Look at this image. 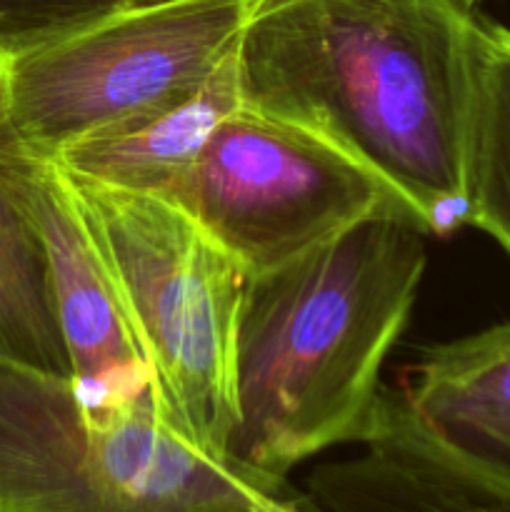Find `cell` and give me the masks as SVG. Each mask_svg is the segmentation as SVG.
<instances>
[{
  "label": "cell",
  "instance_id": "1",
  "mask_svg": "<svg viewBox=\"0 0 510 512\" xmlns=\"http://www.w3.org/2000/svg\"><path fill=\"white\" fill-rule=\"evenodd\" d=\"M450 0H250L240 105L348 155L428 235L468 225L470 33Z\"/></svg>",
  "mask_w": 510,
  "mask_h": 512
},
{
  "label": "cell",
  "instance_id": "2",
  "mask_svg": "<svg viewBox=\"0 0 510 512\" xmlns=\"http://www.w3.org/2000/svg\"><path fill=\"white\" fill-rule=\"evenodd\" d=\"M428 230L403 203L245 278L233 458L288 485L298 465L370 433L385 358L423 283Z\"/></svg>",
  "mask_w": 510,
  "mask_h": 512
},
{
  "label": "cell",
  "instance_id": "3",
  "mask_svg": "<svg viewBox=\"0 0 510 512\" xmlns=\"http://www.w3.org/2000/svg\"><path fill=\"white\" fill-rule=\"evenodd\" d=\"M300 493L210 458L150 388L0 365V512H293Z\"/></svg>",
  "mask_w": 510,
  "mask_h": 512
},
{
  "label": "cell",
  "instance_id": "4",
  "mask_svg": "<svg viewBox=\"0 0 510 512\" xmlns=\"http://www.w3.org/2000/svg\"><path fill=\"white\" fill-rule=\"evenodd\" d=\"M63 175L148 360L155 398L190 443L240 465L235 340L245 270L170 200Z\"/></svg>",
  "mask_w": 510,
  "mask_h": 512
},
{
  "label": "cell",
  "instance_id": "5",
  "mask_svg": "<svg viewBox=\"0 0 510 512\" xmlns=\"http://www.w3.org/2000/svg\"><path fill=\"white\" fill-rule=\"evenodd\" d=\"M248 5H128L0 53V100L15 143L55 160L80 140L188 98L238 50Z\"/></svg>",
  "mask_w": 510,
  "mask_h": 512
},
{
  "label": "cell",
  "instance_id": "6",
  "mask_svg": "<svg viewBox=\"0 0 510 512\" xmlns=\"http://www.w3.org/2000/svg\"><path fill=\"white\" fill-rule=\"evenodd\" d=\"M245 275L263 273L388 205L393 190L308 130L235 108L163 195Z\"/></svg>",
  "mask_w": 510,
  "mask_h": 512
},
{
  "label": "cell",
  "instance_id": "7",
  "mask_svg": "<svg viewBox=\"0 0 510 512\" xmlns=\"http://www.w3.org/2000/svg\"><path fill=\"white\" fill-rule=\"evenodd\" d=\"M15 185L48 258L55 315L73 378L95 388H150V368L63 170L33 158L10 133Z\"/></svg>",
  "mask_w": 510,
  "mask_h": 512
},
{
  "label": "cell",
  "instance_id": "8",
  "mask_svg": "<svg viewBox=\"0 0 510 512\" xmlns=\"http://www.w3.org/2000/svg\"><path fill=\"white\" fill-rule=\"evenodd\" d=\"M358 448L305 475L310 512H510V483L435 440L400 388L385 385Z\"/></svg>",
  "mask_w": 510,
  "mask_h": 512
},
{
  "label": "cell",
  "instance_id": "9",
  "mask_svg": "<svg viewBox=\"0 0 510 512\" xmlns=\"http://www.w3.org/2000/svg\"><path fill=\"white\" fill-rule=\"evenodd\" d=\"M235 108H240L238 50L193 95L80 140L50 163L108 188L163 198Z\"/></svg>",
  "mask_w": 510,
  "mask_h": 512
},
{
  "label": "cell",
  "instance_id": "10",
  "mask_svg": "<svg viewBox=\"0 0 510 512\" xmlns=\"http://www.w3.org/2000/svg\"><path fill=\"white\" fill-rule=\"evenodd\" d=\"M0 365L73 378L50 290L45 245L10 168L0 100Z\"/></svg>",
  "mask_w": 510,
  "mask_h": 512
},
{
  "label": "cell",
  "instance_id": "11",
  "mask_svg": "<svg viewBox=\"0 0 510 512\" xmlns=\"http://www.w3.org/2000/svg\"><path fill=\"white\" fill-rule=\"evenodd\" d=\"M468 225L510 258V28L480 13L470 33Z\"/></svg>",
  "mask_w": 510,
  "mask_h": 512
},
{
  "label": "cell",
  "instance_id": "12",
  "mask_svg": "<svg viewBox=\"0 0 510 512\" xmlns=\"http://www.w3.org/2000/svg\"><path fill=\"white\" fill-rule=\"evenodd\" d=\"M450 413L470 463L510 483V323L470 340L455 373Z\"/></svg>",
  "mask_w": 510,
  "mask_h": 512
},
{
  "label": "cell",
  "instance_id": "13",
  "mask_svg": "<svg viewBox=\"0 0 510 512\" xmlns=\"http://www.w3.org/2000/svg\"><path fill=\"white\" fill-rule=\"evenodd\" d=\"M133 0H0V53L53 38Z\"/></svg>",
  "mask_w": 510,
  "mask_h": 512
},
{
  "label": "cell",
  "instance_id": "14",
  "mask_svg": "<svg viewBox=\"0 0 510 512\" xmlns=\"http://www.w3.org/2000/svg\"><path fill=\"white\" fill-rule=\"evenodd\" d=\"M450 3H455L458 8H465V10H475V5H478L480 0H450Z\"/></svg>",
  "mask_w": 510,
  "mask_h": 512
},
{
  "label": "cell",
  "instance_id": "15",
  "mask_svg": "<svg viewBox=\"0 0 510 512\" xmlns=\"http://www.w3.org/2000/svg\"><path fill=\"white\" fill-rule=\"evenodd\" d=\"M153 3H165V0H133V5H153Z\"/></svg>",
  "mask_w": 510,
  "mask_h": 512
}]
</instances>
